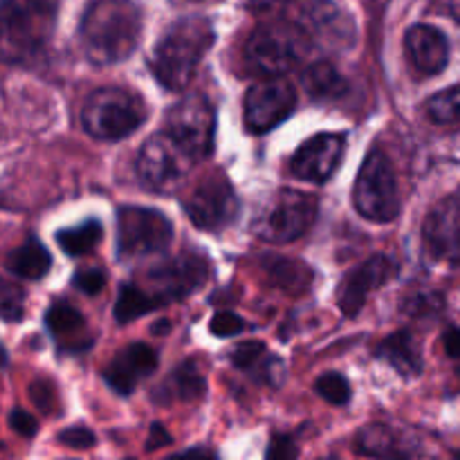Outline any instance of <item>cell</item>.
Wrapping results in <instances>:
<instances>
[{
	"instance_id": "7c38bea8",
	"label": "cell",
	"mask_w": 460,
	"mask_h": 460,
	"mask_svg": "<svg viewBox=\"0 0 460 460\" xmlns=\"http://www.w3.org/2000/svg\"><path fill=\"white\" fill-rule=\"evenodd\" d=\"M189 220L205 232H220L238 216V196L223 173H211L184 200Z\"/></svg>"
},
{
	"instance_id": "8d00e7d4",
	"label": "cell",
	"mask_w": 460,
	"mask_h": 460,
	"mask_svg": "<svg viewBox=\"0 0 460 460\" xmlns=\"http://www.w3.org/2000/svg\"><path fill=\"white\" fill-rule=\"evenodd\" d=\"M31 398H34V402L39 404V407L43 409V411H49L48 398H49V400L54 398L52 386H49L48 382H36V385L31 386Z\"/></svg>"
},
{
	"instance_id": "ba28073f",
	"label": "cell",
	"mask_w": 460,
	"mask_h": 460,
	"mask_svg": "<svg viewBox=\"0 0 460 460\" xmlns=\"http://www.w3.org/2000/svg\"><path fill=\"white\" fill-rule=\"evenodd\" d=\"M173 243V225L151 207H121L117 211V256L126 263L164 254Z\"/></svg>"
},
{
	"instance_id": "277c9868",
	"label": "cell",
	"mask_w": 460,
	"mask_h": 460,
	"mask_svg": "<svg viewBox=\"0 0 460 460\" xmlns=\"http://www.w3.org/2000/svg\"><path fill=\"white\" fill-rule=\"evenodd\" d=\"M81 121L90 137L99 142H119L146 121V103L121 85H103L88 94Z\"/></svg>"
},
{
	"instance_id": "7bdbcfd3",
	"label": "cell",
	"mask_w": 460,
	"mask_h": 460,
	"mask_svg": "<svg viewBox=\"0 0 460 460\" xmlns=\"http://www.w3.org/2000/svg\"><path fill=\"white\" fill-rule=\"evenodd\" d=\"M7 362V355H4V350H3V346H0V367H3V364Z\"/></svg>"
},
{
	"instance_id": "7402d4cb",
	"label": "cell",
	"mask_w": 460,
	"mask_h": 460,
	"mask_svg": "<svg viewBox=\"0 0 460 460\" xmlns=\"http://www.w3.org/2000/svg\"><path fill=\"white\" fill-rule=\"evenodd\" d=\"M207 391L205 376L200 373L196 362H184L171 371V376L162 382L153 394V400L160 404L171 402H191L202 398Z\"/></svg>"
},
{
	"instance_id": "2e32d148",
	"label": "cell",
	"mask_w": 460,
	"mask_h": 460,
	"mask_svg": "<svg viewBox=\"0 0 460 460\" xmlns=\"http://www.w3.org/2000/svg\"><path fill=\"white\" fill-rule=\"evenodd\" d=\"M395 272H398V265L385 254L371 256L368 261H364L359 268L346 274L340 290H337V304H340L341 313L346 317H355L364 308L368 295L380 286H385L389 279H394Z\"/></svg>"
},
{
	"instance_id": "3957f363",
	"label": "cell",
	"mask_w": 460,
	"mask_h": 460,
	"mask_svg": "<svg viewBox=\"0 0 460 460\" xmlns=\"http://www.w3.org/2000/svg\"><path fill=\"white\" fill-rule=\"evenodd\" d=\"M58 0H0V61L25 63L48 45Z\"/></svg>"
},
{
	"instance_id": "4316f807",
	"label": "cell",
	"mask_w": 460,
	"mask_h": 460,
	"mask_svg": "<svg viewBox=\"0 0 460 460\" xmlns=\"http://www.w3.org/2000/svg\"><path fill=\"white\" fill-rule=\"evenodd\" d=\"M102 236L103 229L102 225H99V220L90 218L85 220V223L76 225V227L61 229V232L57 234V243L67 256H84L90 254V252L99 245Z\"/></svg>"
},
{
	"instance_id": "484cf974",
	"label": "cell",
	"mask_w": 460,
	"mask_h": 460,
	"mask_svg": "<svg viewBox=\"0 0 460 460\" xmlns=\"http://www.w3.org/2000/svg\"><path fill=\"white\" fill-rule=\"evenodd\" d=\"M301 84L313 99H337L349 90V84L340 75V70L328 61H319L305 67Z\"/></svg>"
},
{
	"instance_id": "8fae6325",
	"label": "cell",
	"mask_w": 460,
	"mask_h": 460,
	"mask_svg": "<svg viewBox=\"0 0 460 460\" xmlns=\"http://www.w3.org/2000/svg\"><path fill=\"white\" fill-rule=\"evenodd\" d=\"M216 112L205 94H187L166 117V133L182 144L196 160H202L214 148Z\"/></svg>"
},
{
	"instance_id": "9c48e42d",
	"label": "cell",
	"mask_w": 460,
	"mask_h": 460,
	"mask_svg": "<svg viewBox=\"0 0 460 460\" xmlns=\"http://www.w3.org/2000/svg\"><path fill=\"white\" fill-rule=\"evenodd\" d=\"M353 202L371 223H391L400 214V191L395 171L382 151H371L359 169Z\"/></svg>"
},
{
	"instance_id": "9a60e30c",
	"label": "cell",
	"mask_w": 460,
	"mask_h": 460,
	"mask_svg": "<svg viewBox=\"0 0 460 460\" xmlns=\"http://www.w3.org/2000/svg\"><path fill=\"white\" fill-rule=\"evenodd\" d=\"M296 25L308 36L310 45L323 48H349L355 39V25L344 9L331 0H313Z\"/></svg>"
},
{
	"instance_id": "ee69618b",
	"label": "cell",
	"mask_w": 460,
	"mask_h": 460,
	"mask_svg": "<svg viewBox=\"0 0 460 460\" xmlns=\"http://www.w3.org/2000/svg\"><path fill=\"white\" fill-rule=\"evenodd\" d=\"M319 460H340L335 456V454H328V456H323V458H319Z\"/></svg>"
},
{
	"instance_id": "f1b7e54d",
	"label": "cell",
	"mask_w": 460,
	"mask_h": 460,
	"mask_svg": "<svg viewBox=\"0 0 460 460\" xmlns=\"http://www.w3.org/2000/svg\"><path fill=\"white\" fill-rule=\"evenodd\" d=\"M314 391H317L326 402L335 404V407H341V404L349 402L350 394H353V391H350L349 380H346L341 373H335V371L323 373V376L314 382Z\"/></svg>"
},
{
	"instance_id": "603a6c76",
	"label": "cell",
	"mask_w": 460,
	"mask_h": 460,
	"mask_svg": "<svg viewBox=\"0 0 460 460\" xmlns=\"http://www.w3.org/2000/svg\"><path fill=\"white\" fill-rule=\"evenodd\" d=\"M376 358L389 364L402 377H416L422 371V355L416 337L409 331H398L380 341Z\"/></svg>"
},
{
	"instance_id": "d6a6232c",
	"label": "cell",
	"mask_w": 460,
	"mask_h": 460,
	"mask_svg": "<svg viewBox=\"0 0 460 460\" xmlns=\"http://www.w3.org/2000/svg\"><path fill=\"white\" fill-rule=\"evenodd\" d=\"M299 458V447H296L295 438L286 434H279L270 440L268 454L265 460H296Z\"/></svg>"
},
{
	"instance_id": "44dd1931",
	"label": "cell",
	"mask_w": 460,
	"mask_h": 460,
	"mask_svg": "<svg viewBox=\"0 0 460 460\" xmlns=\"http://www.w3.org/2000/svg\"><path fill=\"white\" fill-rule=\"evenodd\" d=\"M45 326L52 332L54 340L70 353H79L85 346H90L88 323L85 317L70 304H54L45 314Z\"/></svg>"
},
{
	"instance_id": "1f68e13d",
	"label": "cell",
	"mask_w": 460,
	"mask_h": 460,
	"mask_svg": "<svg viewBox=\"0 0 460 460\" xmlns=\"http://www.w3.org/2000/svg\"><path fill=\"white\" fill-rule=\"evenodd\" d=\"M209 331L214 332L216 337H234L238 335V332L245 331V322H243L238 314L223 310V313H216L214 317H211Z\"/></svg>"
},
{
	"instance_id": "f6af8a7d",
	"label": "cell",
	"mask_w": 460,
	"mask_h": 460,
	"mask_svg": "<svg viewBox=\"0 0 460 460\" xmlns=\"http://www.w3.org/2000/svg\"><path fill=\"white\" fill-rule=\"evenodd\" d=\"M126 460H133V458H126Z\"/></svg>"
},
{
	"instance_id": "f35d334b",
	"label": "cell",
	"mask_w": 460,
	"mask_h": 460,
	"mask_svg": "<svg viewBox=\"0 0 460 460\" xmlns=\"http://www.w3.org/2000/svg\"><path fill=\"white\" fill-rule=\"evenodd\" d=\"M164 445H171V436L166 434V429L162 425H153L151 427V436H148L146 449L164 447Z\"/></svg>"
},
{
	"instance_id": "74e56055",
	"label": "cell",
	"mask_w": 460,
	"mask_h": 460,
	"mask_svg": "<svg viewBox=\"0 0 460 460\" xmlns=\"http://www.w3.org/2000/svg\"><path fill=\"white\" fill-rule=\"evenodd\" d=\"M445 350H447L449 358L460 359V328H449L443 337Z\"/></svg>"
},
{
	"instance_id": "4fadbf2b",
	"label": "cell",
	"mask_w": 460,
	"mask_h": 460,
	"mask_svg": "<svg viewBox=\"0 0 460 460\" xmlns=\"http://www.w3.org/2000/svg\"><path fill=\"white\" fill-rule=\"evenodd\" d=\"M296 108V90L283 76H272L252 85L245 94V128L261 135L277 128Z\"/></svg>"
},
{
	"instance_id": "e0dca14e",
	"label": "cell",
	"mask_w": 460,
	"mask_h": 460,
	"mask_svg": "<svg viewBox=\"0 0 460 460\" xmlns=\"http://www.w3.org/2000/svg\"><path fill=\"white\" fill-rule=\"evenodd\" d=\"M425 247L434 259L460 265V200L449 198L427 216L422 229Z\"/></svg>"
},
{
	"instance_id": "83f0119b",
	"label": "cell",
	"mask_w": 460,
	"mask_h": 460,
	"mask_svg": "<svg viewBox=\"0 0 460 460\" xmlns=\"http://www.w3.org/2000/svg\"><path fill=\"white\" fill-rule=\"evenodd\" d=\"M427 115L434 124H460V85L434 94L427 102Z\"/></svg>"
},
{
	"instance_id": "e575fe53",
	"label": "cell",
	"mask_w": 460,
	"mask_h": 460,
	"mask_svg": "<svg viewBox=\"0 0 460 460\" xmlns=\"http://www.w3.org/2000/svg\"><path fill=\"white\" fill-rule=\"evenodd\" d=\"M103 283H106V274L97 268L81 270V272H76V277H75V286L90 296L97 295V292H102Z\"/></svg>"
},
{
	"instance_id": "d6986e66",
	"label": "cell",
	"mask_w": 460,
	"mask_h": 460,
	"mask_svg": "<svg viewBox=\"0 0 460 460\" xmlns=\"http://www.w3.org/2000/svg\"><path fill=\"white\" fill-rule=\"evenodd\" d=\"M407 58L420 76H434L445 70L449 61V40L431 25H413L404 36Z\"/></svg>"
},
{
	"instance_id": "b9f144b4",
	"label": "cell",
	"mask_w": 460,
	"mask_h": 460,
	"mask_svg": "<svg viewBox=\"0 0 460 460\" xmlns=\"http://www.w3.org/2000/svg\"><path fill=\"white\" fill-rule=\"evenodd\" d=\"M447 12H449V16L456 18V21L460 22V0H449Z\"/></svg>"
},
{
	"instance_id": "7a4b0ae2",
	"label": "cell",
	"mask_w": 460,
	"mask_h": 460,
	"mask_svg": "<svg viewBox=\"0 0 460 460\" xmlns=\"http://www.w3.org/2000/svg\"><path fill=\"white\" fill-rule=\"evenodd\" d=\"M214 27L202 16L180 18L153 48L151 67L166 90H184L214 45Z\"/></svg>"
},
{
	"instance_id": "4dcf8cb0",
	"label": "cell",
	"mask_w": 460,
	"mask_h": 460,
	"mask_svg": "<svg viewBox=\"0 0 460 460\" xmlns=\"http://www.w3.org/2000/svg\"><path fill=\"white\" fill-rule=\"evenodd\" d=\"M445 301L440 295L434 292H422V295L409 296L407 304H404V313L413 314V317H434L443 310Z\"/></svg>"
},
{
	"instance_id": "d590c367",
	"label": "cell",
	"mask_w": 460,
	"mask_h": 460,
	"mask_svg": "<svg viewBox=\"0 0 460 460\" xmlns=\"http://www.w3.org/2000/svg\"><path fill=\"white\" fill-rule=\"evenodd\" d=\"M9 425H12V429L16 431V434L25 436V438H31V436L39 431V422H36V418L31 416V413L22 411V409H13L12 416H9Z\"/></svg>"
},
{
	"instance_id": "8992f818",
	"label": "cell",
	"mask_w": 460,
	"mask_h": 460,
	"mask_svg": "<svg viewBox=\"0 0 460 460\" xmlns=\"http://www.w3.org/2000/svg\"><path fill=\"white\" fill-rule=\"evenodd\" d=\"M209 279V261L196 252H182L166 263L148 270L139 281H133L148 310H155L171 301H182L205 286Z\"/></svg>"
},
{
	"instance_id": "836d02e7",
	"label": "cell",
	"mask_w": 460,
	"mask_h": 460,
	"mask_svg": "<svg viewBox=\"0 0 460 460\" xmlns=\"http://www.w3.org/2000/svg\"><path fill=\"white\" fill-rule=\"evenodd\" d=\"M58 443L67 445V447L72 449H90L94 447V443H97V438H94L93 431L88 429V427H70V429H63L61 434H58Z\"/></svg>"
},
{
	"instance_id": "d4e9b609",
	"label": "cell",
	"mask_w": 460,
	"mask_h": 460,
	"mask_svg": "<svg viewBox=\"0 0 460 460\" xmlns=\"http://www.w3.org/2000/svg\"><path fill=\"white\" fill-rule=\"evenodd\" d=\"M263 270L272 286L281 288L283 292H290V295H301L308 290L310 281H313V272L299 261L268 256L263 261Z\"/></svg>"
},
{
	"instance_id": "30bf717a",
	"label": "cell",
	"mask_w": 460,
	"mask_h": 460,
	"mask_svg": "<svg viewBox=\"0 0 460 460\" xmlns=\"http://www.w3.org/2000/svg\"><path fill=\"white\" fill-rule=\"evenodd\" d=\"M196 157L169 133H157L144 142L137 155V173L148 189L171 193L182 184Z\"/></svg>"
},
{
	"instance_id": "5bb4252c",
	"label": "cell",
	"mask_w": 460,
	"mask_h": 460,
	"mask_svg": "<svg viewBox=\"0 0 460 460\" xmlns=\"http://www.w3.org/2000/svg\"><path fill=\"white\" fill-rule=\"evenodd\" d=\"M346 153V137L337 133H322L310 137L304 146L296 148L290 160L295 178L305 182L322 184L332 178Z\"/></svg>"
},
{
	"instance_id": "cb8c5ba5",
	"label": "cell",
	"mask_w": 460,
	"mask_h": 460,
	"mask_svg": "<svg viewBox=\"0 0 460 460\" xmlns=\"http://www.w3.org/2000/svg\"><path fill=\"white\" fill-rule=\"evenodd\" d=\"M52 268V256L39 238H27L7 256V270L25 281H39Z\"/></svg>"
},
{
	"instance_id": "52a82bcc",
	"label": "cell",
	"mask_w": 460,
	"mask_h": 460,
	"mask_svg": "<svg viewBox=\"0 0 460 460\" xmlns=\"http://www.w3.org/2000/svg\"><path fill=\"white\" fill-rule=\"evenodd\" d=\"M317 211L319 202L314 196L295 189H283L265 200L252 229L263 243L283 245L304 236L317 220Z\"/></svg>"
},
{
	"instance_id": "ab89813d",
	"label": "cell",
	"mask_w": 460,
	"mask_h": 460,
	"mask_svg": "<svg viewBox=\"0 0 460 460\" xmlns=\"http://www.w3.org/2000/svg\"><path fill=\"white\" fill-rule=\"evenodd\" d=\"M288 3H290V0H250V7L254 9V12H272V9L283 7V4Z\"/></svg>"
},
{
	"instance_id": "5b68a950",
	"label": "cell",
	"mask_w": 460,
	"mask_h": 460,
	"mask_svg": "<svg viewBox=\"0 0 460 460\" xmlns=\"http://www.w3.org/2000/svg\"><path fill=\"white\" fill-rule=\"evenodd\" d=\"M308 48V36L296 22H270L247 39L243 61L252 75L272 79L299 66Z\"/></svg>"
},
{
	"instance_id": "ffe728a7",
	"label": "cell",
	"mask_w": 460,
	"mask_h": 460,
	"mask_svg": "<svg viewBox=\"0 0 460 460\" xmlns=\"http://www.w3.org/2000/svg\"><path fill=\"white\" fill-rule=\"evenodd\" d=\"M355 449L373 460H416L418 445L389 425H367L355 436Z\"/></svg>"
},
{
	"instance_id": "ac0fdd59",
	"label": "cell",
	"mask_w": 460,
	"mask_h": 460,
	"mask_svg": "<svg viewBox=\"0 0 460 460\" xmlns=\"http://www.w3.org/2000/svg\"><path fill=\"white\" fill-rule=\"evenodd\" d=\"M157 368V355L148 344H130L111 359L103 368V380L115 394L130 395L135 386Z\"/></svg>"
},
{
	"instance_id": "f546056e",
	"label": "cell",
	"mask_w": 460,
	"mask_h": 460,
	"mask_svg": "<svg viewBox=\"0 0 460 460\" xmlns=\"http://www.w3.org/2000/svg\"><path fill=\"white\" fill-rule=\"evenodd\" d=\"M25 313V290L16 283L0 279V319L18 322Z\"/></svg>"
},
{
	"instance_id": "6da1fadb",
	"label": "cell",
	"mask_w": 460,
	"mask_h": 460,
	"mask_svg": "<svg viewBox=\"0 0 460 460\" xmlns=\"http://www.w3.org/2000/svg\"><path fill=\"white\" fill-rule=\"evenodd\" d=\"M79 39L94 66L124 61L142 39V12L133 0H93L81 18Z\"/></svg>"
},
{
	"instance_id": "60d3db41",
	"label": "cell",
	"mask_w": 460,
	"mask_h": 460,
	"mask_svg": "<svg viewBox=\"0 0 460 460\" xmlns=\"http://www.w3.org/2000/svg\"><path fill=\"white\" fill-rule=\"evenodd\" d=\"M166 460H216V456H214V454L202 452V449H189V452L175 454V456H171Z\"/></svg>"
}]
</instances>
